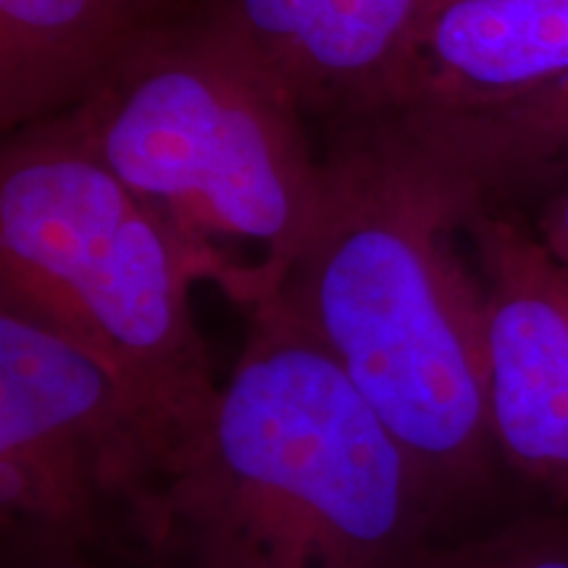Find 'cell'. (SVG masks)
Returning <instances> with one entry per match:
<instances>
[{
    "mask_svg": "<svg viewBox=\"0 0 568 568\" xmlns=\"http://www.w3.org/2000/svg\"><path fill=\"white\" fill-rule=\"evenodd\" d=\"M485 203L393 119L339 130L280 301L406 447L439 510L485 479V297L456 251Z\"/></svg>",
    "mask_w": 568,
    "mask_h": 568,
    "instance_id": "obj_1",
    "label": "cell"
},
{
    "mask_svg": "<svg viewBox=\"0 0 568 568\" xmlns=\"http://www.w3.org/2000/svg\"><path fill=\"white\" fill-rule=\"evenodd\" d=\"M429 485L280 301L251 326L197 443L155 487L148 568H414Z\"/></svg>",
    "mask_w": 568,
    "mask_h": 568,
    "instance_id": "obj_2",
    "label": "cell"
},
{
    "mask_svg": "<svg viewBox=\"0 0 568 568\" xmlns=\"http://www.w3.org/2000/svg\"><path fill=\"white\" fill-rule=\"evenodd\" d=\"M51 126L159 219L197 282L251 311L280 295L322 209L324 163L301 105L197 13L155 21Z\"/></svg>",
    "mask_w": 568,
    "mask_h": 568,
    "instance_id": "obj_3",
    "label": "cell"
},
{
    "mask_svg": "<svg viewBox=\"0 0 568 568\" xmlns=\"http://www.w3.org/2000/svg\"><path fill=\"white\" fill-rule=\"evenodd\" d=\"M197 276L163 224L55 126L11 134L0 155V308L51 326L130 397L159 481L219 400L193 318Z\"/></svg>",
    "mask_w": 568,
    "mask_h": 568,
    "instance_id": "obj_4",
    "label": "cell"
},
{
    "mask_svg": "<svg viewBox=\"0 0 568 568\" xmlns=\"http://www.w3.org/2000/svg\"><path fill=\"white\" fill-rule=\"evenodd\" d=\"M159 460L101 361L0 308V516L11 542L88 550L116 527L138 542Z\"/></svg>",
    "mask_w": 568,
    "mask_h": 568,
    "instance_id": "obj_5",
    "label": "cell"
},
{
    "mask_svg": "<svg viewBox=\"0 0 568 568\" xmlns=\"http://www.w3.org/2000/svg\"><path fill=\"white\" fill-rule=\"evenodd\" d=\"M485 297L495 450L568 500V266L479 203L466 222Z\"/></svg>",
    "mask_w": 568,
    "mask_h": 568,
    "instance_id": "obj_6",
    "label": "cell"
},
{
    "mask_svg": "<svg viewBox=\"0 0 568 568\" xmlns=\"http://www.w3.org/2000/svg\"><path fill=\"white\" fill-rule=\"evenodd\" d=\"M426 0H195L213 32L305 116L339 126L393 111Z\"/></svg>",
    "mask_w": 568,
    "mask_h": 568,
    "instance_id": "obj_7",
    "label": "cell"
},
{
    "mask_svg": "<svg viewBox=\"0 0 568 568\" xmlns=\"http://www.w3.org/2000/svg\"><path fill=\"white\" fill-rule=\"evenodd\" d=\"M564 77L568 0H426L387 116L432 122L495 109Z\"/></svg>",
    "mask_w": 568,
    "mask_h": 568,
    "instance_id": "obj_8",
    "label": "cell"
},
{
    "mask_svg": "<svg viewBox=\"0 0 568 568\" xmlns=\"http://www.w3.org/2000/svg\"><path fill=\"white\" fill-rule=\"evenodd\" d=\"M159 19L142 0H0L3 134L80 109Z\"/></svg>",
    "mask_w": 568,
    "mask_h": 568,
    "instance_id": "obj_9",
    "label": "cell"
},
{
    "mask_svg": "<svg viewBox=\"0 0 568 568\" xmlns=\"http://www.w3.org/2000/svg\"><path fill=\"white\" fill-rule=\"evenodd\" d=\"M397 124L485 203L568 172V77L495 109Z\"/></svg>",
    "mask_w": 568,
    "mask_h": 568,
    "instance_id": "obj_10",
    "label": "cell"
},
{
    "mask_svg": "<svg viewBox=\"0 0 568 568\" xmlns=\"http://www.w3.org/2000/svg\"><path fill=\"white\" fill-rule=\"evenodd\" d=\"M414 568H568V531L560 524H514L450 550H426Z\"/></svg>",
    "mask_w": 568,
    "mask_h": 568,
    "instance_id": "obj_11",
    "label": "cell"
},
{
    "mask_svg": "<svg viewBox=\"0 0 568 568\" xmlns=\"http://www.w3.org/2000/svg\"><path fill=\"white\" fill-rule=\"evenodd\" d=\"M9 552L11 560H6V568H98L88 552L51 548V545L11 542Z\"/></svg>",
    "mask_w": 568,
    "mask_h": 568,
    "instance_id": "obj_12",
    "label": "cell"
},
{
    "mask_svg": "<svg viewBox=\"0 0 568 568\" xmlns=\"http://www.w3.org/2000/svg\"><path fill=\"white\" fill-rule=\"evenodd\" d=\"M537 240L548 247L550 255L568 266V187L558 190L545 205L537 224Z\"/></svg>",
    "mask_w": 568,
    "mask_h": 568,
    "instance_id": "obj_13",
    "label": "cell"
},
{
    "mask_svg": "<svg viewBox=\"0 0 568 568\" xmlns=\"http://www.w3.org/2000/svg\"><path fill=\"white\" fill-rule=\"evenodd\" d=\"M142 3H145L148 9H153L155 13H163V17H169V13L184 11L182 0H142Z\"/></svg>",
    "mask_w": 568,
    "mask_h": 568,
    "instance_id": "obj_14",
    "label": "cell"
}]
</instances>
